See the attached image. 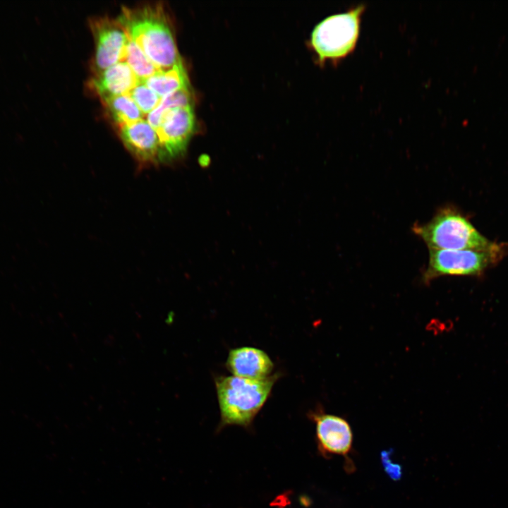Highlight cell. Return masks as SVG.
I'll list each match as a JSON object with an SVG mask.
<instances>
[{
  "instance_id": "1",
  "label": "cell",
  "mask_w": 508,
  "mask_h": 508,
  "mask_svg": "<svg viewBox=\"0 0 508 508\" xmlns=\"http://www.w3.org/2000/svg\"><path fill=\"white\" fill-rule=\"evenodd\" d=\"M117 19L128 37L159 70L169 69L181 59L163 6L123 7Z\"/></svg>"
},
{
  "instance_id": "2",
  "label": "cell",
  "mask_w": 508,
  "mask_h": 508,
  "mask_svg": "<svg viewBox=\"0 0 508 508\" xmlns=\"http://www.w3.org/2000/svg\"><path fill=\"white\" fill-rule=\"evenodd\" d=\"M277 375L262 380L220 376L215 380L222 423L248 425L270 395Z\"/></svg>"
},
{
  "instance_id": "3",
  "label": "cell",
  "mask_w": 508,
  "mask_h": 508,
  "mask_svg": "<svg viewBox=\"0 0 508 508\" xmlns=\"http://www.w3.org/2000/svg\"><path fill=\"white\" fill-rule=\"evenodd\" d=\"M413 232L429 250H498L460 213L452 208L440 210L427 223L416 224Z\"/></svg>"
},
{
  "instance_id": "4",
  "label": "cell",
  "mask_w": 508,
  "mask_h": 508,
  "mask_svg": "<svg viewBox=\"0 0 508 508\" xmlns=\"http://www.w3.org/2000/svg\"><path fill=\"white\" fill-rule=\"evenodd\" d=\"M365 6L361 4L346 12L329 16L314 28L311 46L320 63L338 61L355 49Z\"/></svg>"
},
{
  "instance_id": "5",
  "label": "cell",
  "mask_w": 508,
  "mask_h": 508,
  "mask_svg": "<svg viewBox=\"0 0 508 508\" xmlns=\"http://www.w3.org/2000/svg\"><path fill=\"white\" fill-rule=\"evenodd\" d=\"M499 250H429L423 280L428 283L444 275L476 274L497 259Z\"/></svg>"
},
{
  "instance_id": "6",
  "label": "cell",
  "mask_w": 508,
  "mask_h": 508,
  "mask_svg": "<svg viewBox=\"0 0 508 508\" xmlns=\"http://www.w3.org/2000/svg\"><path fill=\"white\" fill-rule=\"evenodd\" d=\"M195 127L193 104L166 112L156 130L160 143L161 163H169L185 154Z\"/></svg>"
},
{
  "instance_id": "7",
  "label": "cell",
  "mask_w": 508,
  "mask_h": 508,
  "mask_svg": "<svg viewBox=\"0 0 508 508\" xmlns=\"http://www.w3.org/2000/svg\"><path fill=\"white\" fill-rule=\"evenodd\" d=\"M90 26L95 44V74L121 61L128 36L118 19L97 17L90 20Z\"/></svg>"
},
{
  "instance_id": "8",
  "label": "cell",
  "mask_w": 508,
  "mask_h": 508,
  "mask_svg": "<svg viewBox=\"0 0 508 508\" xmlns=\"http://www.w3.org/2000/svg\"><path fill=\"white\" fill-rule=\"evenodd\" d=\"M316 425V436L322 452L344 457L346 469L354 470L349 458L352 451L353 435L349 423L344 418L323 412L312 415Z\"/></svg>"
},
{
  "instance_id": "9",
  "label": "cell",
  "mask_w": 508,
  "mask_h": 508,
  "mask_svg": "<svg viewBox=\"0 0 508 508\" xmlns=\"http://www.w3.org/2000/svg\"><path fill=\"white\" fill-rule=\"evenodd\" d=\"M118 128L124 146L138 161L140 167L161 163V149L157 133L145 119Z\"/></svg>"
},
{
  "instance_id": "10",
  "label": "cell",
  "mask_w": 508,
  "mask_h": 508,
  "mask_svg": "<svg viewBox=\"0 0 508 508\" xmlns=\"http://www.w3.org/2000/svg\"><path fill=\"white\" fill-rule=\"evenodd\" d=\"M226 367L233 375L250 380H262L270 376L274 364L262 350L250 346L231 349Z\"/></svg>"
},
{
  "instance_id": "11",
  "label": "cell",
  "mask_w": 508,
  "mask_h": 508,
  "mask_svg": "<svg viewBox=\"0 0 508 508\" xmlns=\"http://www.w3.org/2000/svg\"><path fill=\"white\" fill-rule=\"evenodd\" d=\"M140 80L125 61H119L109 68L95 73L90 86L101 100L126 95Z\"/></svg>"
},
{
  "instance_id": "12",
  "label": "cell",
  "mask_w": 508,
  "mask_h": 508,
  "mask_svg": "<svg viewBox=\"0 0 508 508\" xmlns=\"http://www.w3.org/2000/svg\"><path fill=\"white\" fill-rule=\"evenodd\" d=\"M143 82L160 98L190 86L181 59L171 68L159 71Z\"/></svg>"
},
{
  "instance_id": "13",
  "label": "cell",
  "mask_w": 508,
  "mask_h": 508,
  "mask_svg": "<svg viewBox=\"0 0 508 508\" xmlns=\"http://www.w3.org/2000/svg\"><path fill=\"white\" fill-rule=\"evenodd\" d=\"M118 128L143 119L144 114L128 94L102 100Z\"/></svg>"
},
{
  "instance_id": "14",
  "label": "cell",
  "mask_w": 508,
  "mask_h": 508,
  "mask_svg": "<svg viewBox=\"0 0 508 508\" xmlns=\"http://www.w3.org/2000/svg\"><path fill=\"white\" fill-rule=\"evenodd\" d=\"M193 104L191 87H188L175 91L162 98L157 107L146 116V121L156 131L160 126L166 112L177 107Z\"/></svg>"
},
{
  "instance_id": "15",
  "label": "cell",
  "mask_w": 508,
  "mask_h": 508,
  "mask_svg": "<svg viewBox=\"0 0 508 508\" xmlns=\"http://www.w3.org/2000/svg\"><path fill=\"white\" fill-rule=\"evenodd\" d=\"M121 61H125L140 81L145 80L160 71L129 37L125 45Z\"/></svg>"
},
{
  "instance_id": "16",
  "label": "cell",
  "mask_w": 508,
  "mask_h": 508,
  "mask_svg": "<svg viewBox=\"0 0 508 508\" xmlns=\"http://www.w3.org/2000/svg\"><path fill=\"white\" fill-rule=\"evenodd\" d=\"M143 114H148L157 107L161 98L144 82L139 81L128 93Z\"/></svg>"
},
{
  "instance_id": "17",
  "label": "cell",
  "mask_w": 508,
  "mask_h": 508,
  "mask_svg": "<svg viewBox=\"0 0 508 508\" xmlns=\"http://www.w3.org/2000/svg\"><path fill=\"white\" fill-rule=\"evenodd\" d=\"M389 457V452H382V459L385 470L391 478L394 480H398L400 478L401 475V467L399 465L394 464L392 461H391Z\"/></svg>"
}]
</instances>
